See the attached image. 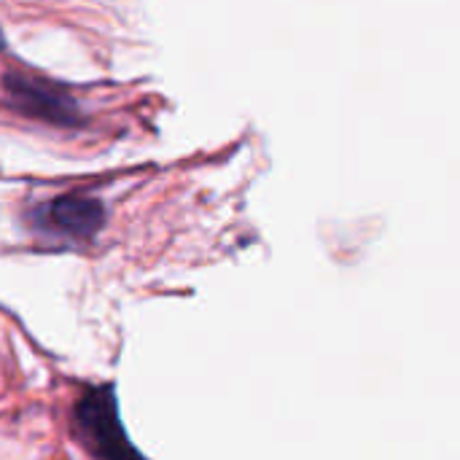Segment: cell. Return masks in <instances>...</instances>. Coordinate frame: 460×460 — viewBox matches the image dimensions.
<instances>
[{"label":"cell","instance_id":"obj_2","mask_svg":"<svg viewBox=\"0 0 460 460\" xmlns=\"http://www.w3.org/2000/svg\"><path fill=\"white\" fill-rule=\"evenodd\" d=\"M38 224L54 234L75 237V240H89L94 237L102 224H105V208L97 199L86 197H62L49 202L38 213Z\"/></svg>","mask_w":460,"mask_h":460},{"label":"cell","instance_id":"obj_1","mask_svg":"<svg viewBox=\"0 0 460 460\" xmlns=\"http://www.w3.org/2000/svg\"><path fill=\"white\" fill-rule=\"evenodd\" d=\"M75 426L94 456L102 458H140L129 445L127 431L119 418L116 391L111 385L89 388L75 404Z\"/></svg>","mask_w":460,"mask_h":460},{"label":"cell","instance_id":"obj_3","mask_svg":"<svg viewBox=\"0 0 460 460\" xmlns=\"http://www.w3.org/2000/svg\"><path fill=\"white\" fill-rule=\"evenodd\" d=\"M5 89H8L11 100L16 102V108H22L24 113L35 116V119H46L51 124H75L78 121L75 105L65 94L51 92L49 86H38L35 81L22 78V75H5Z\"/></svg>","mask_w":460,"mask_h":460}]
</instances>
